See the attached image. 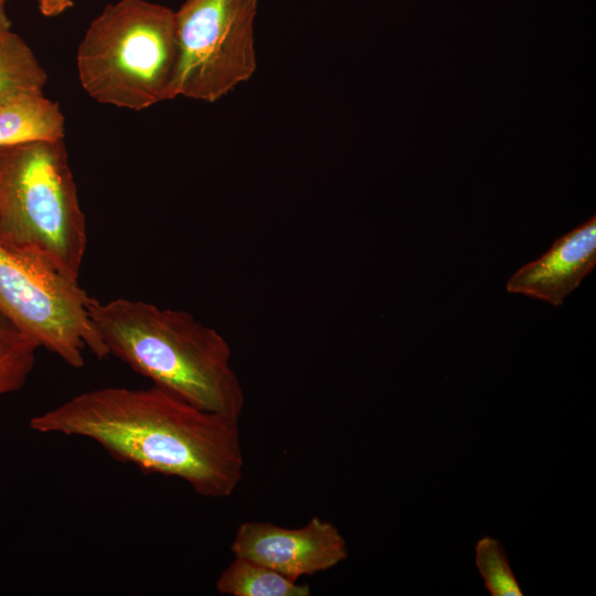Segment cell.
I'll use <instances>...</instances> for the list:
<instances>
[{
	"mask_svg": "<svg viewBox=\"0 0 596 596\" xmlns=\"http://www.w3.org/2000/svg\"><path fill=\"white\" fill-rule=\"evenodd\" d=\"M596 265V217L554 241L539 259L518 269L508 280V292L561 306Z\"/></svg>",
	"mask_w": 596,
	"mask_h": 596,
	"instance_id": "ba28073f",
	"label": "cell"
},
{
	"mask_svg": "<svg viewBox=\"0 0 596 596\" xmlns=\"http://www.w3.org/2000/svg\"><path fill=\"white\" fill-rule=\"evenodd\" d=\"M47 74L25 41L8 30L0 33V100L41 93Z\"/></svg>",
	"mask_w": 596,
	"mask_h": 596,
	"instance_id": "8fae6325",
	"label": "cell"
},
{
	"mask_svg": "<svg viewBox=\"0 0 596 596\" xmlns=\"http://www.w3.org/2000/svg\"><path fill=\"white\" fill-rule=\"evenodd\" d=\"M29 426L91 439L115 459L182 479L207 498L231 496L243 477L238 421L156 385L83 392L33 416Z\"/></svg>",
	"mask_w": 596,
	"mask_h": 596,
	"instance_id": "6da1fadb",
	"label": "cell"
},
{
	"mask_svg": "<svg viewBox=\"0 0 596 596\" xmlns=\"http://www.w3.org/2000/svg\"><path fill=\"white\" fill-rule=\"evenodd\" d=\"M65 118L58 104L41 93L0 100V148L38 140H61Z\"/></svg>",
	"mask_w": 596,
	"mask_h": 596,
	"instance_id": "9c48e42d",
	"label": "cell"
},
{
	"mask_svg": "<svg viewBox=\"0 0 596 596\" xmlns=\"http://www.w3.org/2000/svg\"><path fill=\"white\" fill-rule=\"evenodd\" d=\"M89 311L108 354L188 403L240 421L245 392L219 331L142 300L95 299Z\"/></svg>",
	"mask_w": 596,
	"mask_h": 596,
	"instance_id": "7a4b0ae2",
	"label": "cell"
},
{
	"mask_svg": "<svg viewBox=\"0 0 596 596\" xmlns=\"http://www.w3.org/2000/svg\"><path fill=\"white\" fill-rule=\"evenodd\" d=\"M8 0H0V33L11 30V21L7 14Z\"/></svg>",
	"mask_w": 596,
	"mask_h": 596,
	"instance_id": "9a60e30c",
	"label": "cell"
},
{
	"mask_svg": "<svg viewBox=\"0 0 596 596\" xmlns=\"http://www.w3.org/2000/svg\"><path fill=\"white\" fill-rule=\"evenodd\" d=\"M476 565L491 596H523L501 543L490 536L476 544Z\"/></svg>",
	"mask_w": 596,
	"mask_h": 596,
	"instance_id": "4fadbf2b",
	"label": "cell"
},
{
	"mask_svg": "<svg viewBox=\"0 0 596 596\" xmlns=\"http://www.w3.org/2000/svg\"><path fill=\"white\" fill-rule=\"evenodd\" d=\"M0 243L78 278L86 221L64 139L0 148Z\"/></svg>",
	"mask_w": 596,
	"mask_h": 596,
	"instance_id": "3957f363",
	"label": "cell"
},
{
	"mask_svg": "<svg viewBox=\"0 0 596 596\" xmlns=\"http://www.w3.org/2000/svg\"><path fill=\"white\" fill-rule=\"evenodd\" d=\"M178 63L174 11L147 0L108 4L76 54L85 92L100 104L131 110L174 98Z\"/></svg>",
	"mask_w": 596,
	"mask_h": 596,
	"instance_id": "277c9868",
	"label": "cell"
},
{
	"mask_svg": "<svg viewBox=\"0 0 596 596\" xmlns=\"http://www.w3.org/2000/svg\"><path fill=\"white\" fill-rule=\"evenodd\" d=\"M258 0H184L174 11L179 63L174 98L214 103L257 67Z\"/></svg>",
	"mask_w": 596,
	"mask_h": 596,
	"instance_id": "8992f818",
	"label": "cell"
},
{
	"mask_svg": "<svg viewBox=\"0 0 596 596\" xmlns=\"http://www.w3.org/2000/svg\"><path fill=\"white\" fill-rule=\"evenodd\" d=\"M73 6V0H39V9L45 17H56Z\"/></svg>",
	"mask_w": 596,
	"mask_h": 596,
	"instance_id": "5bb4252c",
	"label": "cell"
},
{
	"mask_svg": "<svg viewBox=\"0 0 596 596\" xmlns=\"http://www.w3.org/2000/svg\"><path fill=\"white\" fill-rule=\"evenodd\" d=\"M231 551L294 581L331 570L348 557L338 528L318 515L300 528L245 521L235 532Z\"/></svg>",
	"mask_w": 596,
	"mask_h": 596,
	"instance_id": "52a82bcc",
	"label": "cell"
},
{
	"mask_svg": "<svg viewBox=\"0 0 596 596\" xmlns=\"http://www.w3.org/2000/svg\"><path fill=\"white\" fill-rule=\"evenodd\" d=\"M216 592L230 596H309L310 586L260 563L234 556L215 583Z\"/></svg>",
	"mask_w": 596,
	"mask_h": 596,
	"instance_id": "30bf717a",
	"label": "cell"
},
{
	"mask_svg": "<svg viewBox=\"0 0 596 596\" xmlns=\"http://www.w3.org/2000/svg\"><path fill=\"white\" fill-rule=\"evenodd\" d=\"M95 298L42 258L0 243V313L74 369L107 349L92 320Z\"/></svg>",
	"mask_w": 596,
	"mask_h": 596,
	"instance_id": "5b68a950",
	"label": "cell"
},
{
	"mask_svg": "<svg viewBox=\"0 0 596 596\" xmlns=\"http://www.w3.org/2000/svg\"><path fill=\"white\" fill-rule=\"evenodd\" d=\"M38 342L0 313V395L20 390L35 363Z\"/></svg>",
	"mask_w": 596,
	"mask_h": 596,
	"instance_id": "7c38bea8",
	"label": "cell"
}]
</instances>
